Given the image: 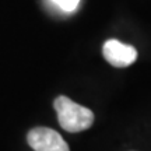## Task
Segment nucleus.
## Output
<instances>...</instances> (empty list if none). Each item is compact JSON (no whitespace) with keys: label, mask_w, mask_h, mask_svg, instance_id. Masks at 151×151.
I'll use <instances>...</instances> for the list:
<instances>
[{"label":"nucleus","mask_w":151,"mask_h":151,"mask_svg":"<svg viewBox=\"0 0 151 151\" xmlns=\"http://www.w3.org/2000/svg\"><path fill=\"white\" fill-rule=\"evenodd\" d=\"M28 144L35 151H70L65 139L49 127H35L27 136Z\"/></svg>","instance_id":"obj_2"},{"label":"nucleus","mask_w":151,"mask_h":151,"mask_svg":"<svg viewBox=\"0 0 151 151\" xmlns=\"http://www.w3.org/2000/svg\"><path fill=\"white\" fill-rule=\"evenodd\" d=\"M104 58L115 67H126L137 59V50L130 45L119 42L116 39H109L104 45Z\"/></svg>","instance_id":"obj_3"},{"label":"nucleus","mask_w":151,"mask_h":151,"mask_svg":"<svg viewBox=\"0 0 151 151\" xmlns=\"http://www.w3.org/2000/svg\"><path fill=\"white\" fill-rule=\"evenodd\" d=\"M55 4L60 7L63 11H73L77 9L80 0H52Z\"/></svg>","instance_id":"obj_4"},{"label":"nucleus","mask_w":151,"mask_h":151,"mask_svg":"<svg viewBox=\"0 0 151 151\" xmlns=\"http://www.w3.org/2000/svg\"><path fill=\"white\" fill-rule=\"evenodd\" d=\"M59 124L70 133H78L91 127L94 123V113L86 106H81L67 97H58L55 101Z\"/></svg>","instance_id":"obj_1"}]
</instances>
